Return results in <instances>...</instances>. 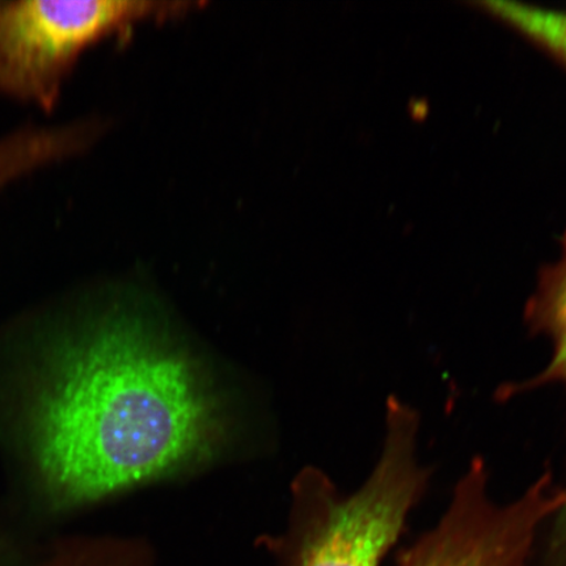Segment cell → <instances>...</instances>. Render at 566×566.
Wrapping results in <instances>:
<instances>
[{
	"instance_id": "obj_1",
	"label": "cell",
	"mask_w": 566,
	"mask_h": 566,
	"mask_svg": "<svg viewBox=\"0 0 566 566\" xmlns=\"http://www.w3.org/2000/svg\"><path fill=\"white\" fill-rule=\"evenodd\" d=\"M145 301L61 345L35 399V458L54 504H91L207 467L229 449V401Z\"/></svg>"
},
{
	"instance_id": "obj_3",
	"label": "cell",
	"mask_w": 566,
	"mask_h": 566,
	"mask_svg": "<svg viewBox=\"0 0 566 566\" xmlns=\"http://www.w3.org/2000/svg\"><path fill=\"white\" fill-rule=\"evenodd\" d=\"M188 3L0 0V94L52 109L77 56L134 21Z\"/></svg>"
},
{
	"instance_id": "obj_4",
	"label": "cell",
	"mask_w": 566,
	"mask_h": 566,
	"mask_svg": "<svg viewBox=\"0 0 566 566\" xmlns=\"http://www.w3.org/2000/svg\"><path fill=\"white\" fill-rule=\"evenodd\" d=\"M565 502L566 491L547 471L512 504L495 505L488 495L485 462L473 459L440 525L399 566H525L536 531Z\"/></svg>"
},
{
	"instance_id": "obj_5",
	"label": "cell",
	"mask_w": 566,
	"mask_h": 566,
	"mask_svg": "<svg viewBox=\"0 0 566 566\" xmlns=\"http://www.w3.org/2000/svg\"><path fill=\"white\" fill-rule=\"evenodd\" d=\"M94 122L31 126L0 139V189L81 153L97 137Z\"/></svg>"
},
{
	"instance_id": "obj_7",
	"label": "cell",
	"mask_w": 566,
	"mask_h": 566,
	"mask_svg": "<svg viewBox=\"0 0 566 566\" xmlns=\"http://www.w3.org/2000/svg\"><path fill=\"white\" fill-rule=\"evenodd\" d=\"M484 7L546 48L566 66V12L516 2H485Z\"/></svg>"
},
{
	"instance_id": "obj_6",
	"label": "cell",
	"mask_w": 566,
	"mask_h": 566,
	"mask_svg": "<svg viewBox=\"0 0 566 566\" xmlns=\"http://www.w3.org/2000/svg\"><path fill=\"white\" fill-rule=\"evenodd\" d=\"M526 321L536 334L551 338L554 354L547 369L526 384L502 389V398H511L515 394L551 384L566 386V231L562 258L541 274L535 294L527 303Z\"/></svg>"
},
{
	"instance_id": "obj_2",
	"label": "cell",
	"mask_w": 566,
	"mask_h": 566,
	"mask_svg": "<svg viewBox=\"0 0 566 566\" xmlns=\"http://www.w3.org/2000/svg\"><path fill=\"white\" fill-rule=\"evenodd\" d=\"M419 416L389 398L384 450L369 479L343 497L321 470L307 467L292 484L295 566H379L427 486L416 457Z\"/></svg>"
},
{
	"instance_id": "obj_8",
	"label": "cell",
	"mask_w": 566,
	"mask_h": 566,
	"mask_svg": "<svg viewBox=\"0 0 566 566\" xmlns=\"http://www.w3.org/2000/svg\"><path fill=\"white\" fill-rule=\"evenodd\" d=\"M557 514H560L562 526H563L564 533L566 534V502H565L564 506L560 509V512H558Z\"/></svg>"
}]
</instances>
